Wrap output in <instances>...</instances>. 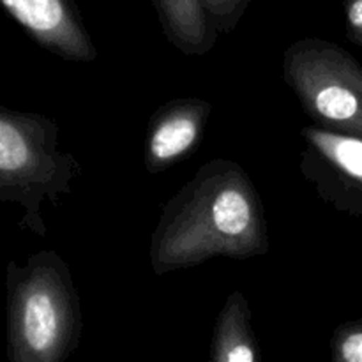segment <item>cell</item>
<instances>
[{
	"label": "cell",
	"mask_w": 362,
	"mask_h": 362,
	"mask_svg": "<svg viewBox=\"0 0 362 362\" xmlns=\"http://www.w3.org/2000/svg\"><path fill=\"white\" fill-rule=\"evenodd\" d=\"M269 246L257 186L239 163L216 158L163 207L151 237V265L163 276L216 257H264Z\"/></svg>",
	"instance_id": "obj_1"
},
{
	"label": "cell",
	"mask_w": 362,
	"mask_h": 362,
	"mask_svg": "<svg viewBox=\"0 0 362 362\" xmlns=\"http://www.w3.org/2000/svg\"><path fill=\"white\" fill-rule=\"evenodd\" d=\"M7 361L66 362L83 331L73 272L57 251H37L6 271Z\"/></svg>",
	"instance_id": "obj_2"
},
{
	"label": "cell",
	"mask_w": 362,
	"mask_h": 362,
	"mask_svg": "<svg viewBox=\"0 0 362 362\" xmlns=\"http://www.w3.org/2000/svg\"><path fill=\"white\" fill-rule=\"evenodd\" d=\"M59 126L46 115L0 106V202L23 207L21 230L46 237L42 202L73 193L81 166L59 148Z\"/></svg>",
	"instance_id": "obj_3"
},
{
	"label": "cell",
	"mask_w": 362,
	"mask_h": 362,
	"mask_svg": "<svg viewBox=\"0 0 362 362\" xmlns=\"http://www.w3.org/2000/svg\"><path fill=\"white\" fill-rule=\"evenodd\" d=\"M283 81L315 126L362 138V64L336 42L293 41L283 53Z\"/></svg>",
	"instance_id": "obj_4"
},
{
	"label": "cell",
	"mask_w": 362,
	"mask_h": 362,
	"mask_svg": "<svg viewBox=\"0 0 362 362\" xmlns=\"http://www.w3.org/2000/svg\"><path fill=\"white\" fill-rule=\"evenodd\" d=\"M299 172L318 198L346 216H362V138L318 126L300 129Z\"/></svg>",
	"instance_id": "obj_5"
},
{
	"label": "cell",
	"mask_w": 362,
	"mask_h": 362,
	"mask_svg": "<svg viewBox=\"0 0 362 362\" xmlns=\"http://www.w3.org/2000/svg\"><path fill=\"white\" fill-rule=\"evenodd\" d=\"M4 9L41 48L67 62H92L98 49L74 0H2Z\"/></svg>",
	"instance_id": "obj_6"
},
{
	"label": "cell",
	"mask_w": 362,
	"mask_h": 362,
	"mask_svg": "<svg viewBox=\"0 0 362 362\" xmlns=\"http://www.w3.org/2000/svg\"><path fill=\"white\" fill-rule=\"evenodd\" d=\"M212 105L200 98H177L159 106L148 120L144 165L161 173L187 159L202 144Z\"/></svg>",
	"instance_id": "obj_7"
},
{
	"label": "cell",
	"mask_w": 362,
	"mask_h": 362,
	"mask_svg": "<svg viewBox=\"0 0 362 362\" xmlns=\"http://www.w3.org/2000/svg\"><path fill=\"white\" fill-rule=\"evenodd\" d=\"M166 39L184 55H205L218 41L204 0H152Z\"/></svg>",
	"instance_id": "obj_8"
},
{
	"label": "cell",
	"mask_w": 362,
	"mask_h": 362,
	"mask_svg": "<svg viewBox=\"0 0 362 362\" xmlns=\"http://www.w3.org/2000/svg\"><path fill=\"white\" fill-rule=\"evenodd\" d=\"M260 349L250 304L239 290L232 292L214 322L211 362H258Z\"/></svg>",
	"instance_id": "obj_9"
},
{
	"label": "cell",
	"mask_w": 362,
	"mask_h": 362,
	"mask_svg": "<svg viewBox=\"0 0 362 362\" xmlns=\"http://www.w3.org/2000/svg\"><path fill=\"white\" fill-rule=\"evenodd\" d=\"M331 362H362V318L343 322L334 329Z\"/></svg>",
	"instance_id": "obj_10"
},
{
	"label": "cell",
	"mask_w": 362,
	"mask_h": 362,
	"mask_svg": "<svg viewBox=\"0 0 362 362\" xmlns=\"http://www.w3.org/2000/svg\"><path fill=\"white\" fill-rule=\"evenodd\" d=\"M253 0H204L205 9L219 34H230L243 20L244 13Z\"/></svg>",
	"instance_id": "obj_11"
},
{
	"label": "cell",
	"mask_w": 362,
	"mask_h": 362,
	"mask_svg": "<svg viewBox=\"0 0 362 362\" xmlns=\"http://www.w3.org/2000/svg\"><path fill=\"white\" fill-rule=\"evenodd\" d=\"M345 32L350 42L362 48V0H345Z\"/></svg>",
	"instance_id": "obj_12"
}]
</instances>
